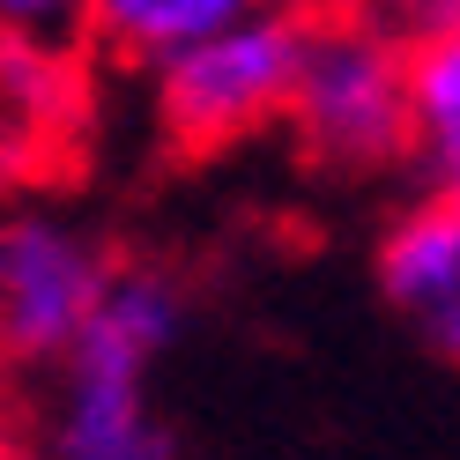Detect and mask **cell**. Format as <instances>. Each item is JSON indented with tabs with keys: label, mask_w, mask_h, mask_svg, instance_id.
Masks as SVG:
<instances>
[{
	"label": "cell",
	"mask_w": 460,
	"mask_h": 460,
	"mask_svg": "<svg viewBox=\"0 0 460 460\" xmlns=\"http://www.w3.org/2000/svg\"><path fill=\"white\" fill-rule=\"evenodd\" d=\"M186 334V290L171 268L119 261V282L97 305L82 349L38 386L31 438L45 460H186L156 416V364Z\"/></svg>",
	"instance_id": "1"
},
{
	"label": "cell",
	"mask_w": 460,
	"mask_h": 460,
	"mask_svg": "<svg viewBox=\"0 0 460 460\" xmlns=\"http://www.w3.org/2000/svg\"><path fill=\"white\" fill-rule=\"evenodd\" d=\"M282 134L327 179H394L416 171L409 111V38L386 15H320L305 22V60Z\"/></svg>",
	"instance_id": "2"
},
{
	"label": "cell",
	"mask_w": 460,
	"mask_h": 460,
	"mask_svg": "<svg viewBox=\"0 0 460 460\" xmlns=\"http://www.w3.org/2000/svg\"><path fill=\"white\" fill-rule=\"evenodd\" d=\"M297 60H305V15H290V8H261V15L216 31L208 45L164 60L149 75V119L164 134V149L230 156L245 141L275 134L290 119Z\"/></svg>",
	"instance_id": "3"
},
{
	"label": "cell",
	"mask_w": 460,
	"mask_h": 460,
	"mask_svg": "<svg viewBox=\"0 0 460 460\" xmlns=\"http://www.w3.org/2000/svg\"><path fill=\"white\" fill-rule=\"evenodd\" d=\"M111 282H119V252L75 208L38 193H15L0 208V349L15 357V371L52 379L82 349Z\"/></svg>",
	"instance_id": "4"
},
{
	"label": "cell",
	"mask_w": 460,
	"mask_h": 460,
	"mask_svg": "<svg viewBox=\"0 0 460 460\" xmlns=\"http://www.w3.org/2000/svg\"><path fill=\"white\" fill-rule=\"evenodd\" d=\"M90 111H97L90 45H0V134L22 164V186H38L82 156Z\"/></svg>",
	"instance_id": "5"
},
{
	"label": "cell",
	"mask_w": 460,
	"mask_h": 460,
	"mask_svg": "<svg viewBox=\"0 0 460 460\" xmlns=\"http://www.w3.org/2000/svg\"><path fill=\"white\" fill-rule=\"evenodd\" d=\"M379 297L409 320L438 357L460 364V208L438 193H416L379 230Z\"/></svg>",
	"instance_id": "6"
},
{
	"label": "cell",
	"mask_w": 460,
	"mask_h": 460,
	"mask_svg": "<svg viewBox=\"0 0 460 460\" xmlns=\"http://www.w3.org/2000/svg\"><path fill=\"white\" fill-rule=\"evenodd\" d=\"M275 0H90V22H82V45L97 52V67H119L149 82L164 60L208 45L216 31L261 15Z\"/></svg>",
	"instance_id": "7"
},
{
	"label": "cell",
	"mask_w": 460,
	"mask_h": 460,
	"mask_svg": "<svg viewBox=\"0 0 460 460\" xmlns=\"http://www.w3.org/2000/svg\"><path fill=\"white\" fill-rule=\"evenodd\" d=\"M409 111H416V179L446 193L460 179V31L409 38Z\"/></svg>",
	"instance_id": "8"
},
{
	"label": "cell",
	"mask_w": 460,
	"mask_h": 460,
	"mask_svg": "<svg viewBox=\"0 0 460 460\" xmlns=\"http://www.w3.org/2000/svg\"><path fill=\"white\" fill-rule=\"evenodd\" d=\"M90 0H0V45H82Z\"/></svg>",
	"instance_id": "9"
},
{
	"label": "cell",
	"mask_w": 460,
	"mask_h": 460,
	"mask_svg": "<svg viewBox=\"0 0 460 460\" xmlns=\"http://www.w3.org/2000/svg\"><path fill=\"white\" fill-rule=\"evenodd\" d=\"M371 15H386L401 38H430V31H460V0H371Z\"/></svg>",
	"instance_id": "10"
},
{
	"label": "cell",
	"mask_w": 460,
	"mask_h": 460,
	"mask_svg": "<svg viewBox=\"0 0 460 460\" xmlns=\"http://www.w3.org/2000/svg\"><path fill=\"white\" fill-rule=\"evenodd\" d=\"M0 430H22V371L0 349Z\"/></svg>",
	"instance_id": "11"
},
{
	"label": "cell",
	"mask_w": 460,
	"mask_h": 460,
	"mask_svg": "<svg viewBox=\"0 0 460 460\" xmlns=\"http://www.w3.org/2000/svg\"><path fill=\"white\" fill-rule=\"evenodd\" d=\"M275 8H290V15H305V22H320V15H357V8H371V0H275Z\"/></svg>",
	"instance_id": "12"
},
{
	"label": "cell",
	"mask_w": 460,
	"mask_h": 460,
	"mask_svg": "<svg viewBox=\"0 0 460 460\" xmlns=\"http://www.w3.org/2000/svg\"><path fill=\"white\" fill-rule=\"evenodd\" d=\"M15 193H31V186H22V164H15V149H8V134H0V208H8Z\"/></svg>",
	"instance_id": "13"
},
{
	"label": "cell",
	"mask_w": 460,
	"mask_h": 460,
	"mask_svg": "<svg viewBox=\"0 0 460 460\" xmlns=\"http://www.w3.org/2000/svg\"><path fill=\"white\" fill-rule=\"evenodd\" d=\"M0 460H45L31 430H0Z\"/></svg>",
	"instance_id": "14"
}]
</instances>
